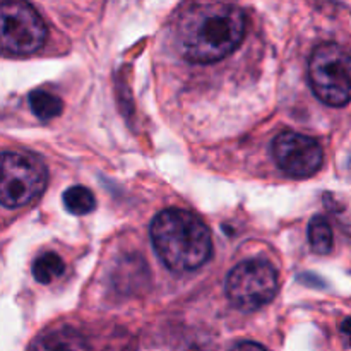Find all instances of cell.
<instances>
[{"label": "cell", "instance_id": "6da1fadb", "mask_svg": "<svg viewBox=\"0 0 351 351\" xmlns=\"http://www.w3.org/2000/svg\"><path fill=\"white\" fill-rule=\"evenodd\" d=\"M245 12L233 3H192L175 24L178 51L192 64H213L233 53L245 36Z\"/></svg>", "mask_w": 351, "mask_h": 351}, {"label": "cell", "instance_id": "7a4b0ae2", "mask_svg": "<svg viewBox=\"0 0 351 351\" xmlns=\"http://www.w3.org/2000/svg\"><path fill=\"white\" fill-rule=\"evenodd\" d=\"M151 242L165 266L189 273L204 266L213 252L211 233L195 215L185 209H165L151 223Z\"/></svg>", "mask_w": 351, "mask_h": 351}, {"label": "cell", "instance_id": "3957f363", "mask_svg": "<svg viewBox=\"0 0 351 351\" xmlns=\"http://www.w3.org/2000/svg\"><path fill=\"white\" fill-rule=\"evenodd\" d=\"M308 79L315 96L329 106L351 101V53L336 43H322L308 62Z\"/></svg>", "mask_w": 351, "mask_h": 351}, {"label": "cell", "instance_id": "277c9868", "mask_svg": "<svg viewBox=\"0 0 351 351\" xmlns=\"http://www.w3.org/2000/svg\"><path fill=\"white\" fill-rule=\"evenodd\" d=\"M45 185L47 168L40 158L23 151H5L2 154L0 201L5 208L29 204L45 191Z\"/></svg>", "mask_w": 351, "mask_h": 351}, {"label": "cell", "instance_id": "5b68a950", "mask_svg": "<svg viewBox=\"0 0 351 351\" xmlns=\"http://www.w3.org/2000/svg\"><path fill=\"white\" fill-rule=\"evenodd\" d=\"M278 274L266 261H245L233 267L226 280V295L237 308L257 311L274 298Z\"/></svg>", "mask_w": 351, "mask_h": 351}, {"label": "cell", "instance_id": "8992f818", "mask_svg": "<svg viewBox=\"0 0 351 351\" xmlns=\"http://www.w3.org/2000/svg\"><path fill=\"white\" fill-rule=\"evenodd\" d=\"M2 50L12 55H29L43 45L47 27L40 14L24 2H5L0 9Z\"/></svg>", "mask_w": 351, "mask_h": 351}, {"label": "cell", "instance_id": "52a82bcc", "mask_svg": "<svg viewBox=\"0 0 351 351\" xmlns=\"http://www.w3.org/2000/svg\"><path fill=\"white\" fill-rule=\"evenodd\" d=\"M273 156L278 167L295 178L312 177L321 170L324 161L321 144L314 137L291 130L274 137Z\"/></svg>", "mask_w": 351, "mask_h": 351}, {"label": "cell", "instance_id": "ba28073f", "mask_svg": "<svg viewBox=\"0 0 351 351\" xmlns=\"http://www.w3.org/2000/svg\"><path fill=\"white\" fill-rule=\"evenodd\" d=\"M31 351H89V346L81 332L72 328H60L40 336Z\"/></svg>", "mask_w": 351, "mask_h": 351}, {"label": "cell", "instance_id": "9c48e42d", "mask_svg": "<svg viewBox=\"0 0 351 351\" xmlns=\"http://www.w3.org/2000/svg\"><path fill=\"white\" fill-rule=\"evenodd\" d=\"M27 101H29V108L34 115L38 117L43 122L48 120H53L55 117H58L64 110V101H62L58 96L51 95V93L43 91V89H36V91L29 93L27 96Z\"/></svg>", "mask_w": 351, "mask_h": 351}, {"label": "cell", "instance_id": "30bf717a", "mask_svg": "<svg viewBox=\"0 0 351 351\" xmlns=\"http://www.w3.org/2000/svg\"><path fill=\"white\" fill-rule=\"evenodd\" d=\"M308 242H311L312 250L315 254L326 256V254L331 252L332 230L324 216H314L311 219V223H308Z\"/></svg>", "mask_w": 351, "mask_h": 351}, {"label": "cell", "instance_id": "8fae6325", "mask_svg": "<svg viewBox=\"0 0 351 351\" xmlns=\"http://www.w3.org/2000/svg\"><path fill=\"white\" fill-rule=\"evenodd\" d=\"M65 264L62 257L55 252H47L38 257L33 264V274L38 283L50 285L51 281L57 280L64 274Z\"/></svg>", "mask_w": 351, "mask_h": 351}, {"label": "cell", "instance_id": "7c38bea8", "mask_svg": "<svg viewBox=\"0 0 351 351\" xmlns=\"http://www.w3.org/2000/svg\"><path fill=\"white\" fill-rule=\"evenodd\" d=\"M64 204L72 215L84 216L96 208V199L89 189L82 187V185H74L64 192Z\"/></svg>", "mask_w": 351, "mask_h": 351}, {"label": "cell", "instance_id": "4fadbf2b", "mask_svg": "<svg viewBox=\"0 0 351 351\" xmlns=\"http://www.w3.org/2000/svg\"><path fill=\"white\" fill-rule=\"evenodd\" d=\"M232 351H266V350H264L261 345H257V343L243 341V343H239L237 346H233Z\"/></svg>", "mask_w": 351, "mask_h": 351}, {"label": "cell", "instance_id": "5bb4252c", "mask_svg": "<svg viewBox=\"0 0 351 351\" xmlns=\"http://www.w3.org/2000/svg\"><path fill=\"white\" fill-rule=\"evenodd\" d=\"M343 331L350 332V335H351V319H348V321L343 322Z\"/></svg>", "mask_w": 351, "mask_h": 351}]
</instances>
